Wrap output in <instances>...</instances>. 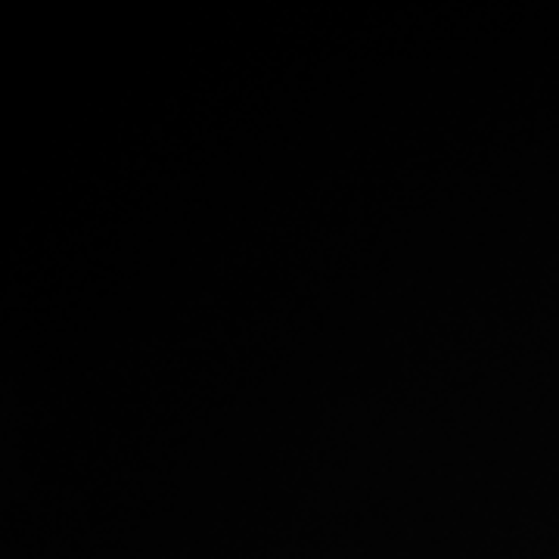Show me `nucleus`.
<instances>
[]
</instances>
